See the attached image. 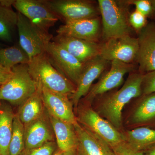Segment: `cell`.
Segmentation results:
<instances>
[{"instance_id": "cell-1", "label": "cell", "mask_w": 155, "mask_h": 155, "mask_svg": "<svg viewBox=\"0 0 155 155\" xmlns=\"http://www.w3.org/2000/svg\"><path fill=\"white\" fill-rule=\"evenodd\" d=\"M143 77L144 74L140 72H131L120 89L108 94L100 103L98 113L118 130L122 126L123 108L131 100L142 94Z\"/></svg>"}, {"instance_id": "cell-2", "label": "cell", "mask_w": 155, "mask_h": 155, "mask_svg": "<svg viewBox=\"0 0 155 155\" xmlns=\"http://www.w3.org/2000/svg\"><path fill=\"white\" fill-rule=\"evenodd\" d=\"M28 65L31 76L38 86L69 98L75 92L76 86L52 65L45 52L31 59Z\"/></svg>"}, {"instance_id": "cell-3", "label": "cell", "mask_w": 155, "mask_h": 155, "mask_svg": "<svg viewBox=\"0 0 155 155\" xmlns=\"http://www.w3.org/2000/svg\"><path fill=\"white\" fill-rule=\"evenodd\" d=\"M102 17V35L105 41L109 39L130 35V27L126 1L99 0Z\"/></svg>"}, {"instance_id": "cell-4", "label": "cell", "mask_w": 155, "mask_h": 155, "mask_svg": "<svg viewBox=\"0 0 155 155\" xmlns=\"http://www.w3.org/2000/svg\"><path fill=\"white\" fill-rule=\"evenodd\" d=\"M12 70L11 77L0 87V101L20 105L35 92L38 85L31 76L28 64H19Z\"/></svg>"}, {"instance_id": "cell-5", "label": "cell", "mask_w": 155, "mask_h": 155, "mask_svg": "<svg viewBox=\"0 0 155 155\" xmlns=\"http://www.w3.org/2000/svg\"><path fill=\"white\" fill-rule=\"evenodd\" d=\"M76 118L81 125L99 137L112 148L125 141L123 134L89 106L78 107Z\"/></svg>"}, {"instance_id": "cell-6", "label": "cell", "mask_w": 155, "mask_h": 155, "mask_svg": "<svg viewBox=\"0 0 155 155\" xmlns=\"http://www.w3.org/2000/svg\"><path fill=\"white\" fill-rule=\"evenodd\" d=\"M12 7L26 17L42 34L53 38L50 29L59 19L44 0H13Z\"/></svg>"}, {"instance_id": "cell-7", "label": "cell", "mask_w": 155, "mask_h": 155, "mask_svg": "<svg viewBox=\"0 0 155 155\" xmlns=\"http://www.w3.org/2000/svg\"><path fill=\"white\" fill-rule=\"evenodd\" d=\"M58 17L64 23L97 17L99 9L87 0H44Z\"/></svg>"}, {"instance_id": "cell-8", "label": "cell", "mask_w": 155, "mask_h": 155, "mask_svg": "<svg viewBox=\"0 0 155 155\" xmlns=\"http://www.w3.org/2000/svg\"><path fill=\"white\" fill-rule=\"evenodd\" d=\"M45 53L52 65L76 86L85 64L81 63L61 45L52 41L47 45Z\"/></svg>"}, {"instance_id": "cell-9", "label": "cell", "mask_w": 155, "mask_h": 155, "mask_svg": "<svg viewBox=\"0 0 155 155\" xmlns=\"http://www.w3.org/2000/svg\"><path fill=\"white\" fill-rule=\"evenodd\" d=\"M17 13V28L19 34V45L31 60L45 53L47 45L52 38L42 34L26 17Z\"/></svg>"}, {"instance_id": "cell-10", "label": "cell", "mask_w": 155, "mask_h": 155, "mask_svg": "<svg viewBox=\"0 0 155 155\" xmlns=\"http://www.w3.org/2000/svg\"><path fill=\"white\" fill-rule=\"evenodd\" d=\"M137 38L130 35L109 39L101 44L100 55L109 62L117 60L131 64L138 51Z\"/></svg>"}, {"instance_id": "cell-11", "label": "cell", "mask_w": 155, "mask_h": 155, "mask_svg": "<svg viewBox=\"0 0 155 155\" xmlns=\"http://www.w3.org/2000/svg\"><path fill=\"white\" fill-rule=\"evenodd\" d=\"M110 62L111 67L109 71L103 75L97 82L92 85L87 94L84 97L88 104L92 102L97 97L120 86L123 83L125 74L132 72L134 68L133 64L117 60Z\"/></svg>"}, {"instance_id": "cell-12", "label": "cell", "mask_w": 155, "mask_h": 155, "mask_svg": "<svg viewBox=\"0 0 155 155\" xmlns=\"http://www.w3.org/2000/svg\"><path fill=\"white\" fill-rule=\"evenodd\" d=\"M138 51L135 60L142 74L155 71V23H147L138 31Z\"/></svg>"}, {"instance_id": "cell-13", "label": "cell", "mask_w": 155, "mask_h": 155, "mask_svg": "<svg viewBox=\"0 0 155 155\" xmlns=\"http://www.w3.org/2000/svg\"><path fill=\"white\" fill-rule=\"evenodd\" d=\"M110 63L99 55L85 63L75 92L70 97L74 108L77 107L82 98L88 93L94 81L106 70Z\"/></svg>"}, {"instance_id": "cell-14", "label": "cell", "mask_w": 155, "mask_h": 155, "mask_svg": "<svg viewBox=\"0 0 155 155\" xmlns=\"http://www.w3.org/2000/svg\"><path fill=\"white\" fill-rule=\"evenodd\" d=\"M41 88L45 108L49 115L73 125L77 122L69 97Z\"/></svg>"}, {"instance_id": "cell-15", "label": "cell", "mask_w": 155, "mask_h": 155, "mask_svg": "<svg viewBox=\"0 0 155 155\" xmlns=\"http://www.w3.org/2000/svg\"><path fill=\"white\" fill-rule=\"evenodd\" d=\"M52 41L60 45L83 64L100 55L99 43L59 34L53 36Z\"/></svg>"}, {"instance_id": "cell-16", "label": "cell", "mask_w": 155, "mask_h": 155, "mask_svg": "<svg viewBox=\"0 0 155 155\" xmlns=\"http://www.w3.org/2000/svg\"><path fill=\"white\" fill-rule=\"evenodd\" d=\"M24 127L25 150L38 147L48 142L55 140L47 111L42 117L24 125Z\"/></svg>"}, {"instance_id": "cell-17", "label": "cell", "mask_w": 155, "mask_h": 155, "mask_svg": "<svg viewBox=\"0 0 155 155\" xmlns=\"http://www.w3.org/2000/svg\"><path fill=\"white\" fill-rule=\"evenodd\" d=\"M98 17L67 22L57 29V34L75 38L98 42L101 35Z\"/></svg>"}, {"instance_id": "cell-18", "label": "cell", "mask_w": 155, "mask_h": 155, "mask_svg": "<svg viewBox=\"0 0 155 155\" xmlns=\"http://www.w3.org/2000/svg\"><path fill=\"white\" fill-rule=\"evenodd\" d=\"M77 135V149L80 155H115L110 146L99 137L81 125L74 124Z\"/></svg>"}, {"instance_id": "cell-19", "label": "cell", "mask_w": 155, "mask_h": 155, "mask_svg": "<svg viewBox=\"0 0 155 155\" xmlns=\"http://www.w3.org/2000/svg\"><path fill=\"white\" fill-rule=\"evenodd\" d=\"M48 115L58 149L65 152L77 148V137L74 125L57 119L48 114Z\"/></svg>"}, {"instance_id": "cell-20", "label": "cell", "mask_w": 155, "mask_h": 155, "mask_svg": "<svg viewBox=\"0 0 155 155\" xmlns=\"http://www.w3.org/2000/svg\"><path fill=\"white\" fill-rule=\"evenodd\" d=\"M46 112L41 88L38 85L35 92L20 105L17 115L22 124L25 125L42 117Z\"/></svg>"}, {"instance_id": "cell-21", "label": "cell", "mask_w": 155, "mask_h": 155, "mask_svg": "<svg viewBox=\"0 0 155 155\" xmlns=\"http://www.w3.org/2000/svg\"><path fill=\"white\" fill-rule=\"evenodd\" d=\"M13 0H0V40L10 42L17 28L18 13L12 8Z\"/></svg>"}, {"instance_id": "cell-22", "label": "cell", "mask_w": 155, "mask_h": 155, "mask_svg": "<svg viewBox=\"0 0 155 155\" xmlns=\"http://www.w3.org/2000/svg\"><path fill=\"white\" fill-rule=\"evenodd\" d=\"M130 115L131 125L139 126L155 122V92L144 95Z\"/></svg>"}, {"instance_id": "cell-23", "label": "cell", "mask_w": 155, "mask_h": 155, "mask_svg": "<svg viewBox=\"0 0 155 155\" xmlns=\"http://www.w3.org/2000/svg\"><path fill=\"white\" fill-rule=\"evenodd\" d=\"M124 135L125 142L137 150L144 152L155 146L154 129L139 127L127 130Z\"/></svg>"}, {"instance_id": "cell-24", "label": "cell", "mask_w": 155, "mask_h": 155, "mask_svg": "<svg viewBox=\"0 0 155 155\" xmlns=\"http://www.w3.org/2000/svg\"><path fill=\"white\" fill-rule=\"evenodd\" d=\"M15 115L8 105L5 103L0 104V155H9Z\"/></svg>"}, {"instance_id": "cell-25", "label": "cell", "mask_w": 155, "mask_h": 155, "mask_svg": "<svg viewBox=\"0 0 155 155\" xmlns=\"http://www.w3.org/2000/svg\"><path fill=\"white\" fill-rule=\"evenodd\" d=\"M30 58L19 45L9 47H0V66L12 69L17 65L28 64Z\"/></svg>"}, {"instance_id": "cell-26", "label": "cell", "mask_w": 155, "mask_h": 155, "mask_svg": "<svg viewBox=\"0 0 155 155\" xmlns=\"http://www.w3.org/2000/svg\"><path fill=\"white\" fill-rule=\"evenodd\" d=\"M24 125L17 114L14 116L13 131L9 147V155H21L25 150Z\"/></svg>"}, {"instance_id": "cell-27", "label": "cell", "mask_w": 155, "mask_h": 155, "mask_svg": "<svg viewBox=\"0 0 155 155\" xmlns=\"http://www.w3.org/2000/svg\"><path fill=\"white\" fill-rule=\"evenodd\" d=\"M58 150L56 141H50L38 147L25 150L21 155H54Z\"/></svg>"}, {"instance_id": "cell-28", "label": "cell", "mask_w": 155, "mask_h": 155, "mask_svg": "<svg viewBox=\"0 0 155 155\" xmlns=\"http://www.w3.org/2000/svg\"><path fill=\"white\" fill-rule=\"evenodd\" d=\"M129 5L135 6L136 11L141 13L145 17L153 14L152 7L150 0H130L126 1Z\"/></svg>"}, {"instance_id": "cell-29", "label": "cell", "mask_w": 155, "mask_h": 155, "mask_svg": "<svg viewBox=\"0 0 155 155\" xmlns=\"http://www.w3.org/2000/svg\"><path fill=\"white\" fill-rule=\"evenodd\" d=\"M146 17L135 10L129 17V22L130 26L136 30L139 31L147 24Z\"/></svg>"}, {"instance_id": "cell-30", "label": "cell", "mask_w": 155, "mask_h": 155, "mask_svg": "<svg viewBox=\"0 0 155 155\" xmlns=\"http://www.w3.org/2000/svg\"><path fill=\"white\" fill-rule=\"evenodd\" d=\"M142 89L144 95L155 92V71L144 74Z\"/></svg>"}, {"instance_id": "cell-31", "label": "cell", "mask_w": 155, "mask_h": 155, "mask_svg": "<svg viewBox=\"0 0 155 155\" xmlns=\"http://www.w3.org/2000/svg\"><path fill=\"white\" fill-rule=\"evenodd\" d=\"M115 155H144V152L134 149L126 142L112 148Z\"/></svg>"}, {"instance_id": "cell-32", "label": "cell", "mask_w": 155, "mask_h": 155, "mask_svg": "<svg viewBox=\"0 0 155 155\" xmlns=\"http://www.w3.org/2000/svg\"><path fill=\"white\" fill-rule=\"evenodd\" d=\"M12 69L0 66V87L5 83L12 75Z\"/></svg>"}, {"instance_id": "cell-33", "label": "cell", "mask_w": 155, "mask_h": 155, "mask_svg": "<svg viewBox=\"0 0 155 155\" xmlns=\"http://www.w3.org/2000/svg\"><path fill=\"white\" fill-rule=\"evenodd\" d=\"M64 155H80L78 151L77 148L64 152Z\"/></svg>"}, {"instance_id": "cell-34", "label": "cell", "mask_w": 155, "mask_h": 155, "mask_svg": "<svg viewBox=\"0 0 155 155\" xmlns=\"http://www.w3.org/2000/svg\"><path fill=\"white\" fill-rule=\"evenodd\" d=\"M144 155H155V146L144 151Z\"/></svg>"}, {"instance_id": "cell-35", "label": "cell", "mask_w": 155, "mask_h": 155, "mask_svg": "<svg viewBox=\"0 0 155 155\" xmlns=\"http://www.w3.org/2000/svg\"><path fill=\"white\" fill-rule=\"evenodd\" d=\"M152 7L153 14H155V0H150Z\"/></svg>"}, {"instance_id": "cell-36", "label": "cell", "mask_w": 155, "mask_h": 155, "mask_svg": "<svg viewBox=\"0 0 155 155\" xmlns=\"http://www.w3.org/2000/svg\"><path fill=\"white\" fill-rule=\"evenodd\" d=\"M54 155H64V152L58 150Z\"/></svg>"}, {"instance_id": "cell-37", "label": "cell", "mask_w": 155, "mask_h": 155, "mask_svg": "<svg viewBox=\"0 0 155 155\" xmlns=\"http://www.w3.org/2000/svg\"><path fill=\"white\" fill-rule=\"evenodd\" d=\"M1 46H2V45L1 44V43H0V47H1Z\"/></svg>"}]
</instances>
